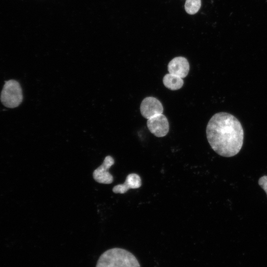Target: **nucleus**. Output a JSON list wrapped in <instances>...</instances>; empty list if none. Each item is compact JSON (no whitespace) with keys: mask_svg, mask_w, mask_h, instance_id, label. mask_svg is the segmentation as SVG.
<instances>
[{"mask_svg":"<svg viewBox=\"0 0 267 267\" xmlns=\"http://www.w3.org/2000/svg\"><path fill=\"white\" fill-rule=\"evenodd\" d=\"M147 126L149 131L158 137L166 136L169 130L168 120L163 114L155 115L147 119Z\"/></svg>","mask_w":267,"mask_h":267,"instance_id":"4","label":"nucleus"},{"mask_svg":"<svg viewBox=\"0 0 267 267\" xmlns=\"http://www.w3.org/2000/svg\"><path fill=\"white\" fill-rule=\"evenodd\" d=\"M206 135L211 148L223 157L235 156L243 145L242 126L235 117L228 113L219 112L211 117L207 126Z\"/></svg>","mask_w":267,"mask_h":267,"instance_id":"1","label":"nucleus"},{"mask_svg":"<svg viewBox=\"0 0 267 267\" xmlns=\"http://www.w3.org/2000/svg\"><path fill=\"white\" fill-rule=\"evenodd\" d=\"M201 5V0H186L184 9L188 14L193 15L198 11Z\"/></svg>","mask_w":267,"mask_h":267,"instance_id":"10","label":"nucleus"},{"mask_svg":"<svg viewBox=\"0 0 267 267\" xmlns=\"http://www.w3.org/2000/svg\"><path fill=\"white\" fill-rule=\"evenodd\" d=\"M23 99L22 89L19 83L14 80L5 82L0 95L3 105L13 108L19 106Z\"/></svg>","mask_w":267,"mask_h":267,"instance_id":"3","label":"nucleus"},{"mask_svg":"<svg viewBox=\"0 0 267 267\" xmlns=\"http://www.w3.org/2000/svg\"><path fill=\"white\" fill-rule=\"evenodd\" d=\"M96 267H140L136 257L120 248L108 249L99 257Z\"/></svg>","mask_w":267,"mask_h":267,"instance_id":"2","label":"nucleus"},{"mask_svg":"<svg viewBox=\"0 0 267 267\" xmlns=\"http://www.w3.org/2000/svg\"><path fill=\"white\" fill-rule=\"evenodd\" d=\"M141 185L140 176L136 174H130L126 178L123 184H118L113 188V191L115 193L123 194L130 189H136Z\"/></svg>","mask_w":267,"mask_h":267,"instance_id":"8","label":"nucleus"},{"mask_svg":"<svg viewBox=\"0 0 267 267\" xmlns=\"http://www.w3.org/2000/svg\"><path fill=\"white\" fill-rule=\"evenodd\" d=\"M258 183L267 195V176L261 177L259 179Z\"/></svg>","mask_w":267,"mask_h":267,"instance_id":"11","label":"nucleus"},{"mask_svg":"<svg viewBox=\"0 0 267 267\" xmlns=\"http://www.w3.org/2000/svg\"><path fill=\"white\" fill-rule=\"evenodd\" d=\"M163 83L167 88L172 90L180 89L184 83L182 78L170 73L164 76Z\"/></svg>","mask_w":267,"mask_h":267,"instance_id":"9","label":"nucleus"},{"mask_svg":"<svg viewBox=\"0 0 267 267\" xmlns=\"http://www.w3.org/2000/svg\"><path fill=\"white\" fill-rule=\"evenodd\" d=\"M114 163V159L110 156H106L103 163L93 173L94 179L98 182L109 184L113 180V176L108 172L109 169Z\"/></svg>","mask_w":267,"mask_h":267,"instance_id":"6","label":"nucleus"},{"mask_svg":"<svg viewBox=\"0 0 267 267\" xmlns=\"http://www.w3.org/2000/svg\"><path fill=\"white\" fill-rule=\"evenodd\" d=\"M163 110L161 102L158 99L152 96L145 97L140 104L141 114L147 119L155 115L163 114Z\"/></svg>","mask_w":267,"mask_h":267,"instance_id":"5","label":"nucleus"},{"mask_svg":"<svg viewBox=\"0 0 267 267\" xmlns=\"http://www.w3.org/2000/svg\"><path fill=\"white\" fill-rule=\"evenodd\" d=\"M168 70L170 74L184 78L189 72V64L185 57H176L168 63Z\"/></svg>","mask_w":267,"mask_h":267,"instance_id":"7","label":"nucleus"}]
</instances>
